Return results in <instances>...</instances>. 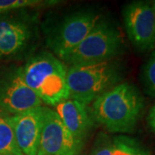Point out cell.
I'll return each instance as SVG.
<instances>
[{
  "label": "cell",
  "instance_id": "obj_1",
  "mask_svg": "<svg viewBox=\"0 0 155 155\" xmlns=\"http://www.w3.org/2000/svg\"><path fill=\"white\" fill-rule=\"evenodd\" d=\"M145 108L142 94L133 84L122 82L92 103L94 122L110 133H133Z\"/></svg>",
  "mask_w": 155,
  "mask_h": 155
},
{
  "label": "cell",
  "instance_id": "obj_2",
  "mask_svg": "<svg viewBox=\"0 0 155 155\" xmlns=\"http://www.w3.org/2000/svg\"><path fill=\"white\" fill-rule=\"evenodd\" d=\"M23 81L46 105H57L69 99L67 67L49 52H41L28 58L21 67Z\"/></svg>",
  "mask_w": 155,
  "mask_h": 155
},
{
  "label": "cell",
  "instance_id": "obj_3",
  "mask_svg": "<svg viewBox=\"0 0 155 155\" xmlns=\"http://www.w3.org/2000/svg\"><path fill=\"white\" fill-rule=\"evenodd\" d=\"M124 75V67L117 60L71 66L67 68L69 98L89 105L101 95L122 83Z\"/></svg>",
  "mask_w": 155,
  "mask_h": 155
},
{
  "label": "cell",
  "instance_id": "obj_4",
  "mask_svg": "<svg viewBox=\"0 0 155 155\" xmlns=\"http://www.w3.org/2000/svg\"><path fill=\"white\" fill-rule=\"evenodd\" d=\"M36 9H23L15 14L0 15V59L30 58L39 41Z\"/></svg>",
  "mask_w": 155,
  "mask_h": 155
},
{
  "label": "cell",
  "instance_id": "obj_5",
  "mask_svg": "<svg viewBox=\"0 0 155 155\" xmlns=\"http://www.w3.org/2000/svg\"><path fill=\"white\" fill-rule=\"evenodd\" d=\"M124 50L125 41L120 28L110 20L100 18L65 62L70 66L97 64L116 60Z\"/></svg>",
  "mask_w": 155,
  "mask_h": 155
},
{
  "label": "cell",
  "instance_id": "obj_6",
  "mask_svg": "<svg viewBox=\"0 0 155 155\" xmlns=\"http://www.w3.org/2000/svg\"><path fill=\"white\" fill-rule=\"evenodd\" d=\"M100 15L94 11H75L46 31V42L52 54L65 61L80 44L97 22Z\"/></svg>",
  "mask_w": 155,
  "mask_h": 155
},
{
  "label": "cell",
  "instance_id": "obj_7",
  "mask_svg": "<svg viewBox=\"0 0 155 155\" xmlns=\"http://www.w3.org/2000/svg\"><path fill=\"white\" fill-rule=\"evenodd\" d=\"M124 26L128 39L140 52L155 49V12L151 4L134 1L122 10Z\"/></svg>",
  "mask_w": 155,
  "mask_h": 155
},
{
  "label": "cell",
  "instance_id": "obj_8",
  "mask_svg": "<svg viewBox=\"0 0 155 155\" xmlns=\"http://www.w3.org/2000/svg\"><path fill=\"white\" fill-rule=\"evenodd\" d=\"M40 106L43 104L23 81L21 67L0 71V111L15 116Z\"/></svg>",
  "mask_w": 155,
  "mask_h": 155
},
{
  "label": "cell",
  "instance_id": "obj_9",
  "mask_svg": "<svg viewBox=\"0 0 155 155\" xmlns=\"http://www.w3.org/2000/svg\"><path fill=\"white\" fill-rule=\"evenodd\" d=\"M79 153L58 114L46 107L37 155H78Z\"/></svg>",
  "mask_w": 155,
  "mask_h": 155
},
{
  "label": "cell",
  "instance_id": "obj_10",
  "mask_svg": "<svg viewBox=\"0 0 155 155\" xmlns=\"http://www.w3.org/2000/svg\"><path fill=\"white\" fill-rule=\"evenodd\" d=\"M46 107L40 106L11 116L17 145L24 155H37Z\"/></svg>",
  "mask_w": 155,
  "mask_h": 155
},
{
  "label": "cell",
  "instance_id": "obj_11",
  "mask_svg": "<svg viewBox=\"0 0 155 155\" xmlns=\"http://www.w3.org/2000/svg\"><path fill=\"white\" fill-rule=\"evenodd\" d=\"M87 106L70 98L54 106V111L72 135L79 152L83 148L95 122Z\"/></svg>",
  "mask_w": 155,
  "mask_h": 155
},
{
  "label": "cell",
  "instance_id": "obj_12",
  "mask_svg": "<svg viewBox=\"0 0 155 155\" xmlns=\"http://www.w3.org/2000/svg\"><path fill=\"white\" fill-rule=\"evenodd\" d=\"M91 155H150L138 140L119 135L115 137L104 136L97 141Z\"/></svg>",
  "mask_w": 155,
  "mask_h": 155
},
{
  "label": "cell",
  "instance_id": "obj_13",
  "mask_svg": "<svg viewBox=\"0 0 155 155\" xmlns=\"http://www.w3.org/2000/svg\"><path fill=\"white\" fill-rule=\"evenodd\" d=\"M0 155H24L17 145L11 116L0 111Z\"/></svg>",
  "mask_w": 155,
  "mask_h": 155
},
{
  "label": "cell",
  "instance_id": "obj_14",
  "mask_svg": "<svg viewBox=\"0 0 155 155\" xmlns=\"http://www.w3.org/2000/svg\"><path fill=\"white\" fill-rule=\"evenodd\" d=\"M55 0H0V15L23 9H38L55 5Z\"/></svg>",
  "mask_w": 155,
  "mask_h": 155
},
{
  "label": "cell",
  "instance_id": "obj_15",
  "mask_svg": "<svg viewBox=\"0 0 155 155\" xmlns=\"http://www.w3.org/2000/svg\"><path fill=\"white\" fill-rule=\"evenodd\" d=\"M142 82L147 93L155 97V49L143 66Z\"/></svg>",
  "mask_w": 155,
  "mask_h": 155
},
{
  "label": "cell",
  "instance_id": "obj_16",
  "mask_svg": "<svg viewBox=\"0 0 155 155\" xmlns=\"http://www.w3.org/2000/svg\"><path fill=\"white\" fill-rule=\"evenodd\" d=\"M147 122L149 124L150 127L152 128V130L155 133V104L152 107V109L150 110L148 113Z\"/></svg>",
  "mask_w": 155,
  "mask_h": 155
},
{
  "label": "cell",
  "instance_id": "obj_17",
  "mask_svg": "<svg viewBox=\"0 0 155 155\" xmlns=\"http://www.w3.org/2000/svg\"><path fill=\"white\" fill-rule=\"evenodd\" d=\"M151 5H152V7H153V11H154V12H155V1L153 2V4H152Z\"/></svg>",
  "mask_w": 155,
  "mask_h": 155
}]
</instances>
